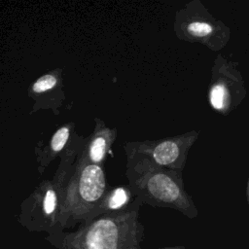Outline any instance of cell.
Listing matches in <instances>:
<instances>
[{
	"mask_svg": "<svg viewBox=\"0 0 249 249\" xmlns=\"http://www.w3.org/2000/svg\"><path fill=\"white\" fill-rule=\"evenodd\" d=\"M83 139L84 136L74 133L52 178L60 196L59 231L88 222L110 188L105 168L89 162L84 156Z\"/></svg>",
	"mask_w": 249,
	"mask_h": 249,
	"instance_id": "obj_1",
	"label": "cell"
},
{
	"mask_svg": "<svg viewBox=\"0 0 249 249\" xmlns=\"http://www.w3.org/2000/svg\"><path fill=\"white\" fill-rule=\"evenodd\" d=\"M142 203L135 197L126 210L98 216L76 231H58L47 237L58 249H141L144 226L139 221Z\"/></svg>",
	"mask_w": 249,
	"mask_h": 249,
	"instance_id": "obj_2",
	"label": "cell"
},
{
	"mask_svg": "<svg viewBox=\"0 0 249 249\" xmlns=\"http://www.w3.org/2000/svg\"><path fill=\"white\" fill-rule=\"evenodd\" d=\"M124 154L127 185L142 204L170 208L190 219L197 217L195 201L185 189L183 172L159 166L138 155Z\"/></svg>",
	"mask_w": 249,
	"mask_h": 249,
	"instance_id": "obj_3",
	"label": "cell"
},
{
	"mask_svg": "<svg viewBox=\"0 0 249 249\" xmlns=\"http://www.w3.org/2000/svg\"><path fill=\"white\" fill-rule=\"evenodd\" d=\"M173 30L177 39L199 43L213 52L225 48L231 34L229 25L216 18L200 0H192L176 11Z\"/></svg>",
	"mask_w": 249,
	"mask_h": 249,
	"instance_id": "obj_4",
	"label": "cell"
},
{
	"mask_svg": "<svg viewBox=\"0 0 249 249\" xmlns=\"http://www.w3.org/2000/svg\"><path fill=\"white\" fill-rule=\"evenodd\" d=\"M246 95L245 82L237 63L223 54H217L211 67L207 89L210 108L217 114L227 117L242 103Z\"/></svg>",
	"mask_w": 249,
	"mask_h": 249,
	"instance_id": "obj_5",
	"label": "cell"
},
{
	"mask_svg": "<svg viewBox=\"0 0 249 249\" xmlns=\"http://www.w3.org/2000/svg\"><path fill=\"white\" fill-rule=\"evenodd\" d=\"M199 134L200 130L193 129L161 139L126 141L124 151L147 158L159 166L183 172L189 152Z\"/></svg>",
	"mask_w": 249,
	"mask_h": 249,
	"instance_id": "obj_6",
	"label": "cell"
},
{
	"mask_svg": "<svg viewBox=\"0 0 249 249\" xmlns=\"http://www.w3.org/2000/svg\"><path fill=\"white\" fill-rule=\"evenodd\" d=\"M60 196L52 179L41 181L21 202L18 223L30 231H58Z\"/></svg>",
	"mask_w": 249,
	"mask_h": 249,
	"instance_id": "obj_7",
	"label": "cell"
},
{
	"mask_svg": "<svg viewBox=\"0 0 249 249\" xmlns=\"http://www.w3.org/2000/svg\"><path fill=\"white\" fill-rule=\"evenodd\" d=\"M63 87L60 68L49 70L39 76L27 89V95L32 100L31 113L52 110L54 115H58L66 98Z\"/></svg>",
	"mask_w": 249,
	"mask_h": 249,
	"instance_id": "obj_8",
	"label": "cell"
},
{
	"mask_svg": "<svg viewBox=\"0 0 249 249\" xmlns=\"http://www.w3.org/2000/svg\"><path fill=\"white\" fill-rule=\"evenodd\" d=\"M93 121V130L88 137H84L81 150L89 162L104 167L107 156L111 153V148L118 132L115 127L107 126L97 117Z\"/></svg>",
	"mask_w": 249,
	"mask_h": 249,
	"instance_id": "obj_9",
	"label": "cell"
},
{
	"mask_svg": "<svg viewBox=\"0 0 249 249\" xmlns=\"http://www.w3.org/2000/svg\"><path fill=\"white\" fill-rule=\"evenodd\" d=\"M75 123L68 122L60 125L51 136L48 143L42 147L35 148L37 170L43 174L47 167L57 158L68 146L75 131Z\"/></svg>",
	"mask_w": 249,
	"mask_h": 249,
	"instance_id": "obj_10",
	"label": "cell"
},
{
	"mask_svg": "<svg viewBox=\"0 0 249 249\" xmlns=\"http://www.w3.org/2000/svg\"><path fill=\"white\" fill-rule=\"evenodd\" d=\"M134 200L135 196L128 185H119L109 188L90 214L88 222L104 214L117 213L126 210L132 205Z\"/></svg>",
	"mask_w": 249,
	"mask_h": 249,
	"instance_id": "obj_11",
	"label": "cell"
},
{
	"mask_svg": "<svg viewBox=\"0 0 249 249\" xmlns=\"http://www.w3.org/2000/svg\"><path fill=\"white\" fill-rule=\"evenodd\" d=\"M246 198H247V203L249 205V177H248L247 186H246Z\"/></svg>",
	"mask_w": 249,
	"mask_h": 249,
	"instance_id": "obj_12",
	"label": "cell"
},
{
	"mask_svg": "<svg viewBox=\"0 0 249 249\" xmlns=\"http://www.w3.org/2000/svg\"><path fill=\"white\" fill-rule=\"evenodd\" d=\"M161 249H185L184 247H166V248H161Z\"/></svg>",
	"mask_w": 249,
	"mask_h": 249,
	"instance_id": "obj_13",
	"label": "cell"
}]
</instances>
